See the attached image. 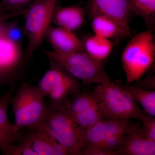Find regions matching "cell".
<instances>
[{"label":"cell","mask_w":155,"mask_h":155,"mask_svg":"<svg viewBox=\"0 0 155 155\" xmlns=\"http://www.w3.org/2000/svg\"><path fill=\"white\" fill-rule=\"evenodd\" d=\"M96 97L103 119L114 120H140L147 113L139 107L129 92L119 81L105 78L95 87Z\"/></svg>","instance_id":"1"},{"label":"cell","mask_w":155,"mask_h":155,"mask_svg":"<svg viewBox=\"0 0 155 155\" xmlns=\"http://www.w3.org/2000/svg\"><path fill=\"white\" fill-rule=\"evenodd\" d=\"M155 44L152 30L140 32L127 43L122 56V63L128 83L139 80L154 61Z\"/></svg>","instance_id":"2"},{"label":"cell","mask_w":155,"mask_h":155,"mask_svg":"<svg viewBox=\"0 0 155 155\" xmlns=\"http://www.w3.org/2000/svg\"><path fill=\"white\" fill-rule=\"evenodd\" d=\"M45 97L37 86L22 84L11 99L14 125L19 129H29L41 123L48 110Z\"/></svg>","instance_id":"3"},{"label":"cell","mask_w":155,"mask_h":155,"mask_svg":"<svg viewBox=\"0 0 155 155\" xmlns=\"http://www.w3.org/2000/svg\"><path fill=\"white\" fill-rule=\"evenodd\" d=\"M56 140L68 150L69 155H81V140L85 132L75 122L66 106L48 107L42 122Z\"/></svg>","instance_id":"4"},{"label":"cell","mask_w":155,"mask_h":155,"mask_svg":"<svg viewBox=\"0 0 155 155\" xmlns=\"http://www.w3.org/2000/svg\"><path fill=\"white\" fill-rule=\"evenodd\" d=\"M50 61L61 66L76 79L85 85L101 83L108 76L104 61L92 58L84 51L68 55H61L54 51H45Z\"/></svg>","instance_id":"5"},{"label":"cell","mask_w":155,"mask_h":155,"mask_svg":"<svg viewBox=\"0 0 155 155\" xmlns=\"http://www.w3.org/2000/svg\"><path fill=\"white\" fill-rule=\"evenodd\" d=\"M58 0H34L25 11L23 32L28 45L26 55L30 58L41 45L52 22Z\"/></svg>","instance_id":"6"},{"label":"cell","mask_w":155,"mask_h":155,"mask_svg":"<svg viewBox=\"0 0 155 155\" xmlns=\"http://www.w3.org/2000/svg\"><path fill=\"white\" fill-rule=\"evenodd\" d=\"M66 107L75 122L85 132L103 119L98 102L93 92L73 93Z\"/></svg>","instance_id":"7"},{"label":"cell","mask_w":155,"mask_h":155,"mask_svg":"<svg viewBox=\"0 0 155 155\" xmlns=\"http://www.w3.org/2000/svg\"><path fill=\"white\" fill-rule=\"evenodd\" d=\"M90 18L103 15L112 19L131 36L129 25L133 14L128 0H89L87 6Z\"/></svg>","instance_id":"8"},{"label":"cell","mask_w":155,"mask_h":155,"mask_svg":"<svg viewBox=\"0 0 155 155\" xmlns=\"http://www.w3.org/2000/svg\"><path fill=\"white\" fill-rule=\"evenodd\" d=\"M140 124L139 122H133L130 120L102 119L84 134L81 149L85 147H98L109 137L127 134Z\"/></svg>","instance_id":"9"},{"label":"cell","mask_w":155,"mask_h":155,"mask_svg":"<svg viewBox=\"0 0 155 155\" xmlns=\"http://www.w3.org/2000/svg\"><path fill=\"white\" fill-rule=\"evenodd\" d=\"M31 143L37 155H68V150L59 143L42 124H39L23 136Z\"/></svg>","instance_id":"10"},{"label":"cell","mask_w":155,"mask_h":155,"mask_svg":"<svg viewBox=\"0 0 155 155\" xmlns=\"http://www.w3.org/2000/svg\"><path fill=\"white\" fill-rule=\"evenodd\" d=\"M140 125L125 135L114 150L116 155H155V141L147 136Z\"/></svg>","instance_id":"11"},{"label":"cell","mask_w":155,"mask_h":155,"mask_svg":"<svg viewBox=\"0 0 155 155\" xmlns=\"http://www.w3.org/2000/svg\"><path fill=\"white\" fill-rule=\"evenodd\" d=\"M11 91L0 97V150L3 154L11 144L22 138L20 129L10 122L8 117V106L12 98Z\"/></svg>","instance_id":"12"},{"label":"cell","mask_w":155,"mask_h":155,"mask_svg":"<svg viewBox=\"0 0 155 155\" xmlns=\"http://www.w3.org/2000/svg\"><path fill=\"white\" fill-rule=\"evenodd\" d=\"M54 51L61 55H68L84 51L82 41L73 33L60 27L51 26L46 37Z\"/></svg>","instance_id":"13"},{"label":"cell","mask_w":155,"mask_h":155,"mask_svg":"<svg viewBox=\"0 0 155 155\" xmlns=\"http://www.w3.org/2000/svg\"><path fill=\"white\" fill-rule=\"evenodd\" d=\"M86 11L79 5L65 7L56 6L52 22L58 27L74 31L81 28L84 23Z\"/></svg>","instance_id":"14"},{"label":"cell","mask_w":155,"mask_h":155,"mask_svg":"<svg viewBox=\"0 0 155 155\" xmlns=\"http://www.w3.org/2000/svg\"><path fill=\"white\" fill-rule=\"evenodd\" d=\"M4 23L0 28V66L14 71L21 61V48L6 36L3 29Z\"/></svg>","instance_id":"15"},{"label":"cell","mask_w":155,"mask_h":155,"mask_svg":"<svg viewBox=\"0 0 155 155\" xmlns=\"http://www.w3.org/2000/svg\"><path fill=\"white\" fill-rule=\"evenodd\" d=\"M91 19V27L95 35L108 39H119L128 37L123 28L106 16L97 15Z\"/></svg>","instance_id":"16"},{"label":"cell","mask_w":155,"mask_h":155,"mask_svg":"<svg viewBox=\"0 0 155 155\" xmlns=\"http://www.w3.org/2000/svg\"><path fill=\"white\" fill-rule=\"evenodd\" d=\"M51 61V69L46 72L37 86L45 97L48 96L55 87L72 76L61 66Z\"/></svg>","instance_id":"17"},{"label":"cell","mask_w":155,"mask_h":155,"mask_svg":"<svg viewBox=\"0 0 155 155\" xmlns=\"http://www.w3.org/2000/svg\"><path fill=\"white\" fill-rule=\"evenodd\" d=\"M84 49L96 60L104 61L110 54L115 43L96 35L87 37L83 41Z\"/></svg>","instance_id":"18"},{"label":"cell","mask_w":155,"mask_h":155,"mask_svg":"<svg viewBox=\"0 0 155 155\" xmlns=\"http://www.w3.org/2000/svg\"><path fill=\"white\" fill-rule=\"evenodd\" d=\"M80 86L77 79L73 76L69 78L50 93L48 97L52 103V106L58 108L65 107L70 95L80 91Z\"/></svg>","instance_id":"19"},{"label":"cell","mask_w":155,"mask_h":155,"mask_svg":"<svg viewBox=\"0 0 155 155\" xmlns=\"http://www.w3.org/2000/svg\"><path fill=\"white\" fill-rule=\"evenodd\" d=\"M133 98L139 103L143 110L150 116H155V91L139 88L135 85H124Z\"/></svg>","instance_id":"20"},{"label":"cell","mask_w":155,"mask_h":155,"mask_svg":"<svg viewBox=\"0 0 155 155\" xmlns=\"http://www.w3.org/2000/svg\"><path fill=\"white\" fill-rule=\"evenodd\" d=\"M132 13L144 20L148 29L152 30L154 24L155 0H128Z\"/></svg>","instance_id":"21"},{"label":"cell","mask_w":155,"mask_h":155,"mask_svg":"<svg viewBox=\"0 0 155 155\" xmlns=\"http://www.w3.org/2000/svg\"><path fill=\"white\" fill-rule=\"evenodd\" d=\"M20 140V143L18 144L13 143L9 146L4 155H37L28 140L22 136Z\"/></svg>","instance_id":"22"},{"label":"cell","mask_w":155,"mask_h":155,"mask_svg":"<svg viewBox=\"0 0 155 155\" xmlns=\"http://www.w3.org/2000/svg\"><path fill=\"white\" fill-rule=\"evenodd\" d=\"M3 29L8 38L19 46L21 45L24 32L17 23L5 22L3 24Z\"/></svg>","instance_id":"23"},{"label":"cell","mask_w":155,"mask_h":155,"mask_svg":"<svg viewBox=\"0 0 155 155\" xmlns=\"http://www.w3.org/2000/svg\"><path fill=\"white\" fill-rule=\"evenodd\" d=\"M34 0H1L2 8L1 11L7 12H24L22 10L25 6Z\"/></svg>","instance_id":"24"},{"label":"cell","mask_w":155,"mask_h":155,"mask_svg":"<svg viewBox=\"0 0 155 155\" xmlns=\"http://www.w3.org/2000/svg\"><path fill=\"white\" fill-rule=\"evenodd\" d=\"M140 121L143 125L142 127L146 135L150 139L155 141V116L146 114Z\"/></svg>","instance_id":"25"},{"label":"cell","mask_w":155,"mask_h":155,"mask_svg":"<svg viewBox=\"0 0 155 155\" xmlns=\"http://www.w3.org/2000/svg\"><path fill=\"white\" fill-rule=\"evenodd\" d=\"M81 155H116L114 150H108L95 147H85L82 148Z\"/></svg>","instance_id":"26"},{"label":"cell","mask_w":155,"mask_h":155,"mask_svg":"<svg viewBox=\"0 0 155 155\" xmlns=\"http://www.w3.org/2000/svg\"><path fill=\"white\" fill-rule=\"evenodd\" d=\"M136 83L135 86L145 90L153 89H155V76H150L144 79L139 80Z\"/></svg>","instance_id":"27"},{"label":"cell","mask_w":155,"mask_h":155,"mask_svg":"<svg viewBox=\"0 0 155 155\" xmlns=\"http://www.w3.org/2000/svg\"><path fill=\"white\" fill-rule=\"evenodd\" d=\"M13 71L8 70L0 66V85L5 84L12 77Z\"/></svg>","instance_id":"28"},{"label":"cell","mask_w":155,"mask_h":155,"mask_svg":"<svg viewBox=\"0 0 155 155\" xmlns=\"http://www.w3.org/2000/svg\"><path fill=\"white\" fill-rule=\"evenodd\" d=\"M23 12H7L0 11V28L7 20L23 14Z\"/></svg>","instance_id":"29"}]
</instances>
